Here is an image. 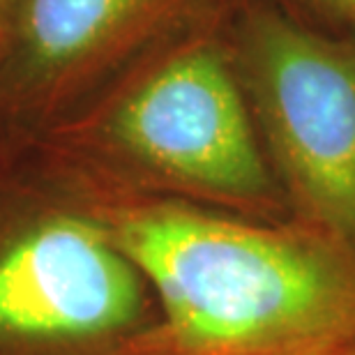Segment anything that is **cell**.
I'll use <instances>...</instances> for the list:
<instances>
[{"label": "cell", "mask_w": 355, "mask_h": 355, "mask_svg": "<svg viewBox=\"0 0 355 355\" xmlns=\"http://www.w3.org/2000/svg\"><path fill=\"white\" fill-rule=\"evenodd\" d=\"M99 222L162 307L137 355H355V250L328 233L180 198Z\"/></svg>", "instance_id": "obj_1"}, {"label": "cell", "mask_w": 355, "mask_h": 355, "mask_svg": "<svg viewBox=\"0 0 355 355\" xmlns=\"http://www.w3.org/2000/svg\"><path fill=\"white\" fill-rule=\"evenodd\" d=\"M231 55L291 215L355 250V40L252 5Z\"/></svg>", "instance_id": "obj_2"}, {"label": "cell", "mask_w": 355, "mask_h": 355, "mask_svg": "<svg viewBox=\"0 0 355 355\" xmlns=\"http://www.w3.org/2000/svg\"><path fill=\"white\" fill-rule=\"evenodd\" d=\"M104 139L189 203L266 222L293 219L233 55L215 40L175 49L141 76L109 111Z\"/></svg>", "instance_id": "obj_3"}, {"label": "cell", "mask_w": 355, "mask_h": 355, "mask_svg": "<svg viewBox=\"0 0 355 355\" xmlns=\"http://www.w3.org/2000/svg\"><path fill=\"white\" fill-rule=\"evenodd\" d=\"M146 286L99 219L51 217L0 254V337L116 342L144 321Z\"/></svg>", "instance_id": "obj_4"}, {"label": "cell", "mask_w": 355, "mask_h": 355, "mask_svg": "<svg viewBox=\"0 0 355 355\" xmlns=\"http://www.w3.org/2000/svg\"><path fill=\"white\" fill-rule=\"evenodd\" d=\"M164 0H24L26 62L46 76L69 74L111 51Z\"/></svg>", "instance_id": "obj_5"}, {"label": "cell", "mask_w": 355, "mask_h": 355, "mask_svg": "<svg viewBox=\"0 0 355 355\" xmlns=\"http://www.w3.org/2000/svg\"><path fill=\"white\" fill-rule=\"evenodd\" d=\"M17 5H19V0H0V24H5V21L12 17Z\"/></svg>", "instance_id": "obj_6"}, {"label": "cell", "mask_w": 355, "mask_h": 355, "mask_svg": "<svg viewBox=\"0 0 355 355\" xmlns=\"http://www.w3.org/2000/svg\"><path fill=\"white\" fill-rule=\"evenodd\" d=\"M332 5L339 7L342 12L351 14V17H355V0H330Z\"/></svg>", "instance_id": "obj_7"}]
</instances>
